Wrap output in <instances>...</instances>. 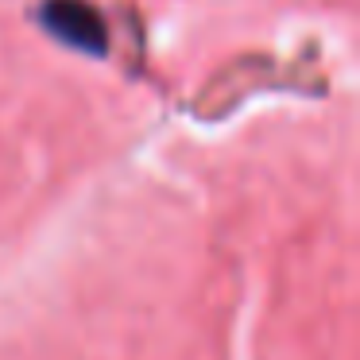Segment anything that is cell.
<instances>
[{
    "label": "cell",
    "mask_w": 360,
    "mask_h": 360,
    "mask_svg": "<svg viewBox=\"0 0 360 360\" xmlns=\"http://www.w3.org/2000/svg\"><path fill=\"white\" fill-rule=\"evenodd\" d=\"M43 24H47L51 35H58L63 43H70L78 51H89V55H101L105 43H109L105 20L86 0H51L43 8Z\"/></svg>",
    "instance_id": "1"
}]
</instances>
